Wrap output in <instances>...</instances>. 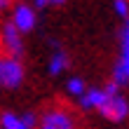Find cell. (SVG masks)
<instances>
[{
  "mask_svg": "<svg viewBox=\"0 0 129 129\" xmlns=\"http://www.w3.org/2000/svg\"><path fill=\"white\" fill-rule=\"evenodd\" d=\"M40 124V115L35 110H3L0 113V129H38Z\"/></svg>",
  "mask_w": 129,
  "mask_h": 129,
  "instance_id": "277c9868",
  "label": "cell"
},
{
  "mask_svg": "<svg viewBox=\"0 0 129 129\" xmlns=\"http://www.w3.org/2000/svg\"><path fill=\"white\" fill-rule=\"evenodd\" d=\"M10 10V0H0V14Z\"/></svg>",
  "mask_w": 129,
  "mask_h": 129,
  "instance_id": "5bb4252c",
  "label": "cell"
},
{
  "mask_svg": "<svg viewBox=\"0 0 129 129\" xmlns=\"http://www.w3.org/2000/svg\"><path fill=\"white\" fill-rule=\"evenodd\" d=\"M113 12L122 21H129V0H113Z\"/></svg>",
  "mask_w": 129,
  "mask_h": 129,
  "instance_id": "7c38bea8",
  "label": "cell"
},
{
  "mask_svg": "<svg viewBox=\"0 0 129 129\" xmlns=\"http://www.w3.org/2000/svg\"><path fill=\"white\" fill-rule=\"evenodd\" d=\"M120 92H122V87H117L113 80L101 85V87H87V92L78 99V106H80V110H85V113H99L106 106L108 96L120 94Z\"/></svg>",
  "mask_w": 129,
  "mask_h": 129,
  "instance_id": "6da1fadb",
  "label": "cell"
},
{
  "mask_svg": "<svg viewBox=\"0 0 129 129\" xmlns=\"http://www.w3.org/2000/svg\"><path fill=\"white\" fill-rule=\"evenodd\" d=\"M0 45H3L7 56H14V59H21V61H24L26 42H24V35L14 28L12 21H5L3 28H0Z\"/></svg>",
  "mask_w": 129,
  "mask_h": 129,
  "instance_id": "3957f363",
  "label": "cell"
},
{
  "mask_svg": "<svg viewBox=\"0 0 129 129\" xmlns=\"http://www.w3.org/2000/svg\"><path fill=\"white\" fill-rule=\"evenodd\" d=\"M99 115H101L103 120H108V122H113V124H122L129 117V99L122 92L108 96V101H106V106L99 110Z\"/></svg>",
  "mask_w": 129,
  "mask_h": 129,
  "instance_id": "5b68a950",
  "label": "cell"
},
{
  "mask_svg": "<svg viewBox=\"0 0 129 129\" xmlns=\"http://www.w3.org/2000/svg\"><path fill=\"white\" fill-rule=\"evenodd\" d=\"M49 59H47V75L49 78H59V75H63L68 71V66H71V56H68V52L59 45L56 40H49Z\"/></svg>",
  "mask_w": 129,
  "mask_h": 129,
  "instance_id": "ba28073f",
  "label": "cell"
},
{
  "mask_svg": "<svg viewBox=\"0 0 129 129\" xmlns=\"http://www.w3.org/2000/svg\"><path fill=\"white\" fill-rule=\"evenodd\" d=\"M66 3H68V0H49V5H52V7H63Z\"/></svg>",
  "mask_w": 129,
  "mask_h": 129,
  "instance_id": "9a60e30c",
  "label": "cell"
},
{
  "mask_svg": "<svg viewBox=\"0 0 129 129\" xmlns=\"http://www.w3.org/2000/svg\"><path fill=\"white\" fill-rule=\"evenodd\" d=\"M47 7H52L49 0H33V10L35 12H42V10H47Z\"/></svg>",
  "mask_w": 129,
  "mask_h": 129,
  "instance_id": "4fadbf2b",
  "label": "cell"
},
{
  "mask_svg": "<svg viewBox=\"0 0 129 129\" xmlns=\"http://www.w3.org/2000/svg\"><path fill=\"white\" fill-rule=\"evenodd\" d=\"M26 82V68L21 59H14V56H0V87L3 89H19L21 85Z\"/></svg>",
  "mask_w": 129,
  "mask_h": 129,
  "instance_id": "7a4b0ae2",
  "label": "cell"
},
{
  "mask_svg": "<svg viewBox=\"0 0 129 129\" xmlns=\"http://www.w3.org/2000/svg\"><path fill=\"white\" fill-rule=\"evenodd\" d=\"M87 87H89V85H87L82 78H78V75H73V78H68V80L63 82V92L71 96V99H75V101L87 92Z\"/></svg>",
  "mask_w": 129,
  "mask_h": 129,
  "instance_id": "30bf717a",
  "label": "cell"
},
{
  "mask_svg": "<svg viewBox=\"0 0 129 129\" xmlns=\"http://www.w3.org/2000/svg\"><path fill=\"white\" fill-rule=\"evenodd\" d=\"M113 82H115L117 87H127L129 85V59L127 56H120L115 66H113Z\"/></svg>",
  "mask_w": 129,
  "mask_h": 129,
  "instance_id": "9c48e42d",
  "label": "cell"
},
{
  "mask_svg": "<svg viewBox=\"0 0 129 129\" xmlns=\"http://www.w3.org/2000/svg\"><path fill=\"white\" fill-rule=\"evenodd\" d=\"M38 129H75V117L66 108H49L40 115Z\"/></svg>",
  "mask_w": 129,
  "mask_h": 129,
  "instance_id": "52a82bcc",
  "label": "cell"
},
{
  "mask_svg": "<svg viewBox=\"0 0 129 129\" xmlns=\"http://www.w3.org/2000/svg\"><path fill=\"white\" fill-rule=\"evenodd\" d=\"M120 56L129 59V21H124L122 31H120Z\"/></svg>",
  "mask_w": 129,
  "mask_h": 129,
  "instance_id": "8fae6325",
  "label": "cell"
},
{
  "mask_svg": "<svg viewBox=\"0 0 129 129\" xmlns=\"http://www.w3.org/2000/svg\"><path fill=\"white\" fill-rule=\"evenodd\" d=\"M12 24L21 35H28L38 28V12L33 10V5L28 3H17L12 7Z\"/></svg>",
  "mask_w": 129,
  "mask_h": 129,
  "instance_id": "8992f818",
  "label": "cell"
}]
</instances>
